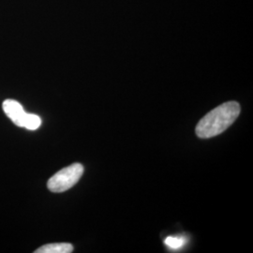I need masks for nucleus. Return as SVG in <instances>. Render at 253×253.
Returning a JSON list of instances; mask_svg holds the SVG:
<instances>
[{
  "label": "nucleus",
  "instance_id": "f257e3e1",
  "mask_svg": "<svg viewBox=\"0 0 253 253\" xmlns=\"http://www.w3.org/2000/svg\"><path fill=\"white\" fill-rule=\"evenodd\" d=\"M241 107L236 101H228L210 111L197 124L195 132L201 139L218 135L235 123Z\"/></svg>",
  "mask_w": 253,
  "mask_h": 253
},
{
  "label": "nucleus",
  "instance_id": "f03ea898",
  "mask_svg": "<svg viewBox=\"0 0 253 253\" xmlns=\"http://www.w3.org/2000/svg\"><path fill=\"white\" fill-rule=\"evenodd\" d=\"M84 170V166L81 163H73L68 167H65L59 172L54 173L48 180L47 188L50 191L56 193L70 190L80 180Z\"/></svg>",
  "mask_w": 253,
  "mask_h": 253
},
{
  "label": "nucleus",
  "instance_id": "7ed1b4c3",
  "mask_svg": "<svg viewBox=\"0 0 253 253\" xmlns=\"http://www.w3.org/2000/svg\"><path fill=\"white\" fill-rule=\"evenodd\" d=\"M2 107L7 117L16 126L29 130H35L42 125L41 118L34 114H27L17 100H6L3 102Z\"/></svg>",
  "mask_w": 253,
  "mask_h": 253
},
{
  "label": "nucleus",
  "instance_id": "20e7f679",
  "mask_svg": "<svg viewBox=\"0 0 253 253\" xmlns=\"http://www.w3.org/2000/svg\"><path fill=\"white\" fill-rule=\"evenodd\" d=\"M73 252V246L70 243H53L44 245L39 248L35 253H71Z\"/></svg>",
  "mask_w": 253,
  "mask_h": 253
},
{
  "label": "nucleus",
  "instance_id": "39448f33",
  "mask_svg": "<svg viewBox=\"0 0 253 253\" xmlns=\"http://www.w3.org/2000/svg\"><path fill=\"white\" fill-rule=\"evenodd\" d=\"M186 242L187 239L183 236H169L165 239V245L172 250L180 249Z\"/></svg>",
  "mask_w": 253,
  "mask_h": 253
}]
</instances>
